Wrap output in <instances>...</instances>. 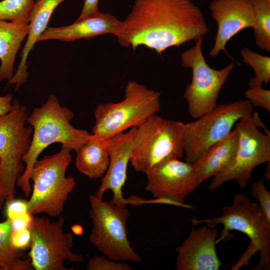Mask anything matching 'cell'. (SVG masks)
I'll return each mask as SVG.
<instances>
[{
	"label": "cell",
	"instance_id": "obj_1",
	"mask_svg": "<svg viewBox=\"0 0 270 270\" xmlns=\"http://www.w3.org/2000/svg\"><path fill=\"white\" fill-rule=\"evenodd\" d=\"M208 31L203 13L192 0H135L117 38L122 46H143L161 54Z\"/></svg>",
	"mask_w": 270,
	"mask_h": 270
},
{
	"label": "cell",
	"instance_id": "obj_2",
	"mask_svg": "<svg viewBox=\"0 0 270 270\" xmlns=\"http://www.w3.org/2000/svg\"><path fill=\"white\" fill-rule=\"evenodd\" d=\"M74 113L62 106L58 98L51 94L42 106L35 108L26 118V123L33 129L29 149L23 158L25 168L16 185L21 188L26 198L32 188L29 175L40 153L48 146L60 143L76 152L90 138L92 134L72 126Z\"/></svg>",
	"mask_w": 270,
	"mask_h": 270
},
{
	"label": "cell",
	"instance_id": "obj_3",
	"mask_svg": "<svg viewBox=\"0 0 270 270\" xmlns=\"http://www.w3.org/2000/svg\"><path fill=\"white\" fill-rule=\"evenodd\" d=\"M223 213L213 218L192 219L194 226L204 223L210 228L218 224L224 227L216 244L228 240L231 230H237L246 234L250 240V244L238 261L231 267L238 270L244 266H248L250 258L257 252L260 254L258 266L252 270L270 269V222L264 214L259 204L251 202L244 194H236L231 206H224Z\"/></svg>",
	"mask_w": 270,
	"mask_h": 270
},
{
	"label": "cell",
	"instance_id": "obj_4",
	"mask_svg": "<svg viewBox=\"0 0 270 270\" xmlns=\"http://www.w3.org/2000/svg\"><path fill=\"white\" fill-rule=\"evenodd\" d=\"M70 148L62 146L60 150L37 160L29 175L32 188L27 201L28 213L45 214L52 217L60 216L68 195L76 182L66 171L72 160Z\"/></svg>",
	"mask_w": 270,
	"mask_h": 270
},
{
	"label": "cell",
	"instance_id": "obj_5",
	"mask_svg": "<svg viewBox=\"0 0 270 270\" xmlns=\"http://www.w3.org/2000/svg\"><path fill=\"white\" fill-rule=\"evenodd\" d=\"M160 96L159 92L136 81L128 82L122 100L96 106L92 134L106 140L127 129L139 126L160 111Z\"/></svg>",
	"mask_w": 270,
	"mask_h": 270
},
{
	"label": "cell",
	"instance_id": "obj_6",
	"mask_svg": "<svg viewBox=\"0 0 270 270\" xmlns=\"http://www.w3.org/2000/svg\"><path fill=\"white\" fill-rule=\"evenodd\" d=\"M26 108L19 101L0 116V210L14 199L15 186L25 168L22 159L31 142L32 128L26 126Z\"/></svg>",
	"mask_w": 270,
	"mask_h": 270
},
{
	"label": "cell",
	"instance_id": "obj_7",
	"mask_svg": "<svg viewBox=\"0 0 270 270\" xmlns=\"http://www.w3.org/2000/svg\"><path fill=\"white\" fill-rule=\"evenodd\" d=\"M183 124L156 114L136 127L130 161L136 171L145 174L162 162L182 158Z\"/></svg>",
	"mask_w": 270,
	"mask_h": 270
},
{
	"label": "cell",
	"instance_id": "obj_8",
	"mask_svg": "<svg viewBox=\"0 0 270 270\" xmlns=\"http://www.w3.org/2000/svg\"><path fill=\"white\" fill-rule=\"evenodd\" d=\"M254 106L248 100L217 106L196 120L184 123L182 140L185 162L194 164L212 145L226 138L243 116L251 114Z\"/></svg>",
	"mask_w": 270,
	"mask_h": 270
},
{
	"label": "cell",
	"instance_id": "obj_9",
	"mask_svg": "<svg viewBox=\"0 0 270 270\" xmlns=\"http://www.w3.org/2000/svg\"><path fill=\"white\" fill-rule=\"evenodd\" d=\"M89 200V216L92 224L89 237L91 244L110 260L141 261L128 238L130 212L126 206L104 201L94 195L90 196Z\"/></svg>",
	"mask_w": 270,
	"mask_h": 270
},
{
	"label": "cell",
	"instance_id": "obj_10",
	"mask_svg": "<svg viewBox=\"0 0 270 270\" xmlns=\"http://www.w3.org/2000/svg\"><path fill=\"white\" fill-rule=\"evenodd\" d=\"M65 218L60 216L54 222L47 217L32 216L28 228L31 236L29 257L36 270H72L64 262H80L82 254L74 253L73 234L63 230Z\"/></svg>",
	"mask_w": 270,
	"mask_h": 270
},
{
	"label": "cell",
	"instance_id": "obj_11",
	"mask_svg": "<svg viewBox=\"0 0 270 270\" xmlns=\"http://www.w3.org/2000/svg\"><path fill=\"white\" fill-rule=\"evenodd\" d=\"M204 38L202 36L196 40L194 45L181 56L182 66L192 70L191 82L183 97L187 102L188 114L194 119L208 113L217 106L219 92L235 66L232 62L221 70L210 67L202 52Z\"/></svg>",
	"mask_w": 270,
	"mask_h": 270
},
{
	"label": "cell",
	"instance_id": "obj_12",
	"mask_svg": "<svg viewBox=\"0 0 270 270\" xmlns=\"http://www.w3.org/2000/svg\"><path fill=\"white\" fill-rule=\"evenodd\" d=\"M236 128L238 143L235 157L227 168L214 176L208 186L210 190L232 180H234L241 188H245L254 168L270 161V135L258 130L251 114L239 120Z\"/></svg>",
	"mask_w": 270,
	"mask_h": 270
},
{
	"label": "cell",
	"instance_id": "obj_13",
	"mask_svg": "<svg viewBox=\"0 0 270 270\" xmlns=\"http://www.w3.org/2000/svg\"><path fill=\"white\" fill-rule=\"evenodd\" d=\"M146 190L164 204L192 208L186 196L198 186L194 164L172 158L162 162L145 173Z\"/></svg>",
	"mask_w": 270,
	"mask_h": 270
},
{
	"label": "cell",
	"instance_id": "obj_14",
	"mask_svg": "<svg viewBox=\"0 0 270 270\" xmlns=\"http://www.w3.org/2000/svg\"><path fill=\"white\" fill-rule=\"evenodd\" d=\"M136 127L126 132L119 133L104 140L106 148L110 156L108 170L102 176L101 183L94 196L102 200L106 190L112 192L110 202L113 204L127 206L138 204V198L128 199L124 197L122 188L127 179L128 166L132 155Z\"/></svg>",
	"mask_w": 270,
	"mask_h": 270
},
{
	"label": "cell",
	"instance_id": "obj_15",
	"mask_svg": "<svg viewBox=\"0 0 270 270\" xmlns=\"http://www.w3.org/2000/svg\"><path fill=\"white\" fill-rule=\"evenodd\" d=\"M208 8L218 24L214 44L209 52L216 57L221 51L226 53V45L234 36L254 27V14L250 0H212Z\"/></svg>",
	"mask_w": 270,
	"mask_h": 270
},
{
	"label": "cell",
	"instance_id": "obj_16",
	"mask_svg": "<svg viewBox=\"0 0 270 270\" xmlns=\"http://www.w3.org/2000/svg\"><path fill=\"white\" fill-rule=\"evenodd\" d=\"M218 231L202 226L193 227L189 236L176 248V270H218L222 264L218 258L216 246Z\"/></svg>",
	"mask_w": 270,
	"mask_h": 270
},
{
	"label": "cell",
	"instance_id": "obj_17",
	"mask_svg": "<svg viewBox=\"0 0 270 270\" xmlns=\"http://www.w3.org/2000/svg\"><path fill=\"white\" fill-rule=\"evenodd\" d=\"M122 28V22L116 16L99 12L86 18L76 20L68 26L47 28L38 42L47 40L70 42L109 34L118 38L120 34Z\"/></svg>",
	"mask_w": 270,
	"mask_h": 270
},
{
	"label": "cell",
	"instance_id": "obj_18",
	"mask_svg": "<svg viewBox=\"0 0 270 270\" xmlns=\"http://www.w3.org/2000/svg\"><path fill=\"white\" fill-rule=\"evenodd\" d=\"M65 0H36L31 12L30 30L27 39L20 54L21 60L8 86L15 84L14 91L26 82L28 76L26 60L38 39L47 28L52 14L56 8Z\"/></svg>",
	"mask_w": 270,
	"mask_h": 270
},
{
	"label": "cell",
	"instance_id": "obj_19",
	"mask_svg": "<svg viewBox=\"0 0 270 270\" xmlns=\"http://www.w3.org/2000/svg\"><path fill=\"white\" fill-rule=\"evenodd\" d=\"M238 143V132L235 127L226 138L207 150L194 164L200 184L230 164L235 157Z\"/></svg>",
	"mask_w": 270,
	"mask_h": 270
},
{
	"label": "cell",
	"instance_id": "obj_20",
	"mask_svg": "<svg viewBox=\"0 0 270 270\" xmlns=\"http://www.w3.org/2000/svg\"><path fill=\"white\" fill-rule=\"evenodd\" d=\"M29 24H17L0 20V82L14 76V66L22 42L28 36Z\"/></svg>",
	"mask_w": 270,
	"mask_h": 270
},
{
	"label": "cell",
	"instance_id": "obj_21",
	"mask_svg": "<svg viewBox=\"0 0 270 270\" xmlns=\"http://www.w3.org/2000/svg\"><path fill=\"white\" fill-rule=\"evenodd\" d=\"M76 152L75 164L79 172L92 179L100 178L105 174L109 166L110 156L104 140L92 134Z\"/></svg>",
	"mask_w": 270,
	"mask_h": 270
},
{
	"label": "cell",
	"instance_id": "obj_22",
	"mask_svg": "<svg viewBox=\"0 0 270 270\" xmlns=\"http://www.w3.org/2000/svg\"><path fill=\"white\" fill-rule=\"evenodd\" d=\"M12 221L6 218L0 222V270H34L28 256L12 242Z\"/></svg>",
	"mask_w": 270,
	"mask_h": 270
},
{
	"label": "cell",
	"instance_id": "obj_23",
	"mask_svg": "<svg viewBox=\"0 0 270 270\" xmlns=\"http://www.w3.org/2000/svg\"><path fill=\"white\" fill-rule=\"evenodd\" d=\"M254 14L252 28L256 44L270 52V0H250Z\"/></svg>",
	"mask_w": 270,
	"mask_h": 270
},
{
	"label": "cell",
	"instance_id": "obj_24",
	"mask_svg": "<svg viewBox=\"0 0 270 270\" xmlns=\"http://www.w3.org/2000/svg\"><path fill=\"white\" fill-rule=\"evenodd\" d=\"M240 54L243 62L254 70L255 76L248 83L250 88L262 86L270 82V57L260 54L244 47L241 49Z\"/></svg>",
	"mask_w": 270,
	"mask_h": 270
},
{
	"label": "cell",
	"instance_id": "obj_25",
	"mask_svg": "<svg viewBox=\"0 0 270 270\" xmlns=\"http://www.w3.org/2000/svg\"><path fill=\"white\" fill-rule=\"evenodd\" d=\"M34 0H2L0 1V20H9L24 25L29 24Z\"/></svg>",
	"mask_w": 270,
	"mask_h": 270
},
{
	"label": "cell",
	"instance_id": "obj_26",
	"mask_svg": "<svg viewBox=\"0 0 270 270\" xmlns=\"http://www.w3.org/2000/svg\"><path fill=\"white\" fill-rule=\"evenodd\" d=\"M87 270H131L132 268L126 263L108 258L105 255L91 258L86 266Z\"/></svg>",
	"mask_w": 270,
	"mask_h": 270
},
{
	"label": "cell",
	"instance_id": "obj_27",
	"mask_svg": "<svg viewBox=\"0 0 270 270\" xmlns=\"http://www.w3.org/2000/svg\"><path fill=\"white\" fill-rule=\"evenodd\" d=\"M250 194L258 200V204L268 220L270 222V192L266 188L262 180H259L252 183Z\"/></svg>",
	"mask_w": 270,
	"mask_h": 270
},
{
	"label": "cell",
	"instance_id": "obj_28",
	"mask_svg": "<svg viewBox=\"0 0 270 270\" xmlns=\"http://www.w3.org/2000/svg\"><path fill=\"white\" fill-rule=\"evenodd\" d=\"M247 100L253 106L259 107L270 112V90L262 86L250 88L244 92Z\"/></svg>",
	"mask_w": 270,
	"mask_h": 270
},
{
	"label": "cell",
	"instance_id": "obj_29",
	"mask_svg": "<svg viewBox=\"0 0 270 270\" xmlns=\"http://www.w3.org/2000/svg\"><path fill=\"white\" fill-rule=\"evenodd\" d=\"M6 218L10 220L22 217L28 214L27 201L23 200H13L6 204Z\"/></svg>",
	"mask_w": 270,
	"mask_h": 270
},
{
	"label": "cell",
	"instance_id": "obj_30",
	"mask_svg": "<svg viewBox=\"0 0 270 270\" xmlns=\"http://www.w3.org/2000/svg\"><path fill=\"white\" fill-rule=\"evenodd\" d=\"M31 236L28 228L13 230L12 234V242L16 248L24 250L30 247Z\"/></svg>",
	"mask_w": 270,
	"mask_h": 270
},
{
	"label": "cell",
	"instance_id": "obj_31",
	"mask_svg": "<svg viewBox=\"0 0 270 270\" xmlns=\"http://www.w3.org/2000/svg\"><path fill=\"white\" fill-rule=\"evenodd\" d=\"M100 0H84L83 7L78 20H82L100 12L98 10Z\"/></svg>",
	"mask_w": 270,
	"mask_h": 270
},
{
	"label": "cell",
	"instance_id": "obj_32",
	"mask_svg": "<svg viewBox=\"0 0 270 270\" xmlns=\"http://www.w3.org/2000/svg\"><path fill=\"white\" fill-rule=\"evenodd\" d=\"M12 108V96H0V116L9 112Z\"/></svg>",
	"mask_w": 270,
	"mask_h": 270
},
{
	"label": "cell",
	"instance_id": "obj_33",
	"mask_svg": "<svg viewBox=\"0 0 270 270\" xmlns=\"http://www.w3.org/2000/svg\"><path fill=\"white\" fill-rule=\"evenodd\" d=\"M251 117L252 122L255 126L261 127L265 132V134L270 135V132L268 130L264 123L262 122L258 113L256 112H252L251 114Z\"/></svg>",
	"mask_w": 270,
	"mask_h": 270
},
{
	"label": "cell",
	"instance_id": "obj_34",
	"mask_svg": "<svg viewBox=\"0 0 270 270\" xmlns=\"http://www.w3.org/2000/svg\"><path fill=\"white\" fill-rule=\"evenodd\" d=\"M270 161L267 162L266 163V170L264 174V178L267 180L270 179Z\"/></svg>",
	"mask_w": 270,
	"mask_h": 270
}]
</instances>
